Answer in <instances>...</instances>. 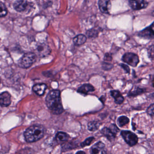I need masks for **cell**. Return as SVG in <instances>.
<instances>
[{
  "label": "cell",
  "instance_id": "ac0fdd59",
  "mask_svg": "<svg viewBox=\"0 0 154 154\" xmlns=\"http://www.w3.org/2000/svg\"><path fill=\"white\" fill-rule=\"evenodd\" d=\"M139 35L144 38H149V39L154 37V35L150 31L149 27L139 32Z\"/></svg>",
  "mask_w": 154,
  "mask_h": 154
},
{
  "label": "cell",
  "instance_id": "d6a6232c",
  "mask_svg": "<svg viewBox=\"0 0 154 154\" xmlns=\"http://www.w3.org/2000/svg\"></svg>",
  "mask_w": 154,
  "mask_h": 154
},
{
  "label": "cell",
  "instance_id": "603a6c76",
  "mask_svg": "<svg viewBox=\"0 0 154 154\" xmlns=\"http://www.w3.org/2000/svg\"><path fill=\"white\" fill-rule=\"evenodd\" d=\"M102 67L103 69V70L108 71V70L111 69L113 67V66L111 64L106 63V62H103L102 64Z\"/></svg>",
  "mask_w": 154,
  "mask_h": 154
},
{
  "label": "cell",
  "instance_id": "484cf974",
  "mask_svg": "<svg viewBox=\"0 0 154 154\" xmlns=\"http://www.w3.org/2000/svg\"><path fill=\"white\" fill-rule=\"evenodd\" d=\"M143 92V89H140V88H137L136 90L131 92L129 94V95L131 96H135V95H138L142 93Z\"/></svg>",
  "mask_w": 154,
  "mask_h": 154
},
{
  "label": "cell",
  "instance_id": "e0dca14e",
  "mask_svg": "<svg viewBox=\"0 0 154 154\" xmlns=\"http://www.w3.org/2000/svg\"><path fill=\"white\" fill-rule=\"evenodd\" d=\"M69 135L63 132H58L56 136V140L58 143L65 142L69 139Z\"/></svg>",
  "mask_w": 154,
  "mask_h": 154
},
{
  "label": "cell",
  "instance_id": "44dd1931",
  "mask_svg": "<svg viewBox=\"0 0 154 154\" xmlns=\"http://www.w3.org/2000/svg\"><path fill=\"white\" fill-rule=\"evenodd\" d=\"M86 34L89 38H95L98 36L99 31L97 29H92L88 30L86 32Z\"/></svg>",
  "mask_w": 154,
  "mask_h": 154
},
{
  "label": "cell",
  "instance_id": "f546056e",
  "mask_svg": "<svg viewBox=\"0 0 154 154\" xmlns=\"http://www.w3.org/2000/svg\"><path fill=\"white\" fill-rule=\"evenodd\" d=\"M149 29H150V31H151L152 33H153V35H154V22L149 27Z\"/></svg>",
  "mask_w": 154,
  "mask_h": 154
},
{
  "label": "cell",
  "instance_id": "9a60e30c",
  "mask_svg": "<svg viewBox=\"0 0 154 154\" xmlns=\"http://www.w3.org/2000/svg\"><path fill=\"white\" fill-rule=\"evenodd\" d=\"M86 40L87 38L85 35L80 34L74 38L73 42L75 45L80 46L84 44L86 42Z\"/></svg>",
  "mask_w": 154,
  "mask_h": 154
},
{
  "label": "cell",
  "instance_id": "9c48e42d",
  "mask_svg": "<svg viewBox=\"0 0 154 154\" xmlns=\"http://www.w3.org/2000/svg\"><path fill=\"white\" fill-rule=\"evenodd\" d=\"M99 9L102 13L107 14L109 12L111 7V3L108 0H100L98 2Z\"/></svg>",
  "mask_w": 154,
  "mask_h": 154
},
{
  "label": "cell",
  "instance_id": "4dcf8cb0",
  "mask_svg": "<svg viewBox=\"0 0 154 154\" xmlns=\"http://www.w3.org/2000/svg\"><path fill=\"white\" fill-rule=\"evenodd\" d=\"M76 154H85V153L84 151H78L77 153H76Z\"/></svg>",
  "mask_w": 154,
  "mask_h": 154
},
{
  "label": "cell",
  "instance_id": "ffe728a7",
  "mask_svg": "<svg viewBox=\"0 0 154 154\" xmlns=\"http://www.w3.org/2000/svg\"><path fill=\"white\" fill-rule=\"evenodd\" d=\"M129 122V119L126 116L120 117L118 119V123L120 127H123L124 125L128 124Z\"/></svg>",
  "mask_w": 154,
  "mask_h": 154
},
{
  "label": "cell",
  "instance_id": "1f68e13d",
  "mask_svg": "<svg viewBox=\"0 0 154 154\" xmlns=\"http://www.w3.org/2000/svg\"><path fill=\"white\" fill-rule=\"evenodd\" d=\"M152 15H153V16H154V10L153 11V12H152Z\"/></svg>",
  "mask_w": 154,
  "mask_h": 154
},
{
  "label": "cell",
  "instance_id": "7402d4cb",
  "mask_svg": "<svg viewBox=\"0 0 154 154\" xmlns=\"http://www.w3.org/2000/svg\"><path fill=\"white\" fill-rule=\"evenodd\" d=\"M0 10H1L0 16L1 17H5L8 14V10H7L6 6L4 3H2L1 2H0Z\"/></svg>",
  "mask_w": 154,
  "mask_h": 154
},
{
  "label": "cell",
  "instance_id": "277c9868",
  "mask_svg": "<svg viewBox=\"0 0 154 154\" xmlns=\"http://www.w3.org/2000/svg\"><path fill=\"white\" fill-rule=\"evenodd\" d=\"M121 134L126 143L131 146H135L137 143L138 139L137 135L133 132L128 131H122Z\"/></svg>",
  "mask_w": 154,
  "mask_h": 154
},
{
  "label": "cell",
  "instance_id": "5b68a950",
  "mask_svg": "<svg viewBox=\"0 0 154 154\" xmlns=\"http://www.w3.org/2000/svg\"><path fill=\"white\" fill-rule=\"evenodd\" d=\"M122 60L132 67H136L139 63V58L138 55L131 53L124 54L122 56Z\"/></svg>",
  "mask_w": 154,
  "mask_h": 154
},
{
  "label": "cell",
  "instance_id": "4fadbf2b",
  "mask_svg": "<svg viewBox=\"0 0 154 154\" xmlns=\"http://www.w3.org/2000/svg\"><path fill=\"white\" fill-rule=\"evenodd\" d=\"M94 88L93 86L90 84H85L79 87L77 90V92L82 94H86L91 92L94 91Z\"/></svg>",
  "mask_w": 154,
  "mask_h": 154
},
{
  "label": "cell",
  "instance_id": "4316f807",
  "mask_svg": "<svg viewBox=\"0 0 154 154\" xmlns=\"http://www.w3.org/2000/svg\"><path fill=\"white\" fill-rule=\"evenodd\" d=\"M147 112L149 115H154V103L150 105L147 109Z\"/></svg>",
  "mask_w": 154,
  "mask_h": 154
},
{
  "label": "cell",
  "instance_id": "f1b7e54d",
  "mask_svg": "<svg viewBox=\"0 0 154 154\" xmlns=\"http://www.w3.org/2000/svg\"><path fill=\"white\" fill-rule=\"evenodd\" d=\"M112 60V57L110 54H105L104 57V61H111Z\"/></svg>",
  "mask_w": 154,
  "mask_h": 154
},
{
  "label": "cell",
  "instance_id": "8fae6325",
  "mask_svg": "<svg viewBox=\"0 0 154 154\" xmlns=\"http://www.w3.org/2000/svg\"><path fill=\"white\" fill-rule=\"evenodd\" d=\"M28 6V2L25 0H19L14 2L13 7L16 11L22 12L25 11Z\"/></svg>",
  "mask_w": 154,
  "mask_h": 154
},
{
  "label": "cell",
  "instance_id": "7c38bea8",
  "mask_svg": "<svg viewBox=\"0 0 154 154\" xmlns=\"http://www.w3.org/2000/svg\"><path fill=\"white\" fill-rule=\"evenodd\" d=\"M47 88V86L45 84H37L33 86L32 90L37 95L42 96L45 94Z\"/></svg>",
  "mask_w": 154,
  "mask_h": 154
},
{
  "label": "cell",
  "instance_id": "d6986e66",
  "mask_svg": "<svg viewBox=\"0 0 154 154\" xmlns=\"http://www.w3.org/2000/svg\"><path fill=\"white\" fill-rule=\"evenodd\" d=\"M100 125V123L99 121L91 122L88 123V129L91 131H95L98 130Z\"/></svg>",
  "mask_w": 154,
  "mask_h": 154
},
{
  "label": "cell",
  "instance_id": "83f0119b",
  "mask_svg": "<svg viewBox=\"0 0 154 154\" xmlns=\"http://www.w3.org/2000/svg\"><path fill=\"white\" fill-rule=\"evenodd\" d=\"M120 66L124 69L126 73H129L130 72V69L128 65H126L124 64L123 63H121L120 64Z\"/></svg>",
  "mask_w": 154,
  "mask_h": 154
},
{
  "label": "cell",
  "instance_id": "8992f818",
  "mask_svg": "<svg viewBox=\"0 0 154 154\" xmlns=\"http://www.w3.org/2000/svg\"><path fill=\"white\" fill-rule=\"evenodd\" d=\"M91 154H107V149L104 144L101 141L97 142L91 148Z\"/></svg>",
  "mask_w": 154,
  "mask_h": 154
},
{
  "label": "cell",
  "instance_id": "d4e9b609",
  "mask_svg": "<svg viewBox=\"0 0 154 154\" xmlns=\"http://www.w3.org/2000/svg\"><path fill=\"white\" fill-rule=\"evenodd\" d=\"M109 128L112 131V133L115 134V135H117V133L119 131V129L118 128V127H117V126L115 125V124H112V125L110 126Z\"/></svg>",
  "mask_w": 154,
  "mask_h": 154
},
{
  "label": "cell",
  "instance_id": "30bf717a",
  "mask_svg": "<svg viewBox=\"0 0 154 154\" xmlns=\"http://www.w3.org/2000/svg\"><path fill=\"white\" fill-rule=\"evenodd\" d=\"M11 103V95L8 92H3L0 95V104L2 107H8Z\"/></svg>",
  "mask_w": 154,
  "mask_h": 154
},
{
  "label": "cell",
  "instance_id": "5bb4252c",
  "mask_svg": "<svg viewBox=\"0 0 154 154\" xmlns=\"http://www.w3.org/2000/svg\"><path fill=\"white\" fill-rule=\"evenodd\" d=\"M110 94L114 98L115 102L117 104H121L124 101V98L119 91H112Z\"/></svg>",
  "mask_w": 154,
  "mask_h": 154
},
{
  "label": "cell",
  "instance_id": "6da1fadb",
  "mask_svg": "<svg viewBox=\"0 0 154 154\" xmlns=\"http://www.w3.org/2000/svg\"><path fill=\"white\" fill-rule=\"evenodd\" d=\"M59 90H54L49 92L46 98V103L48 109L54 114H60L63 111Z\"/></svg>",
  "mask_w": 154,
  "mask_h": 154
},
{
  "label": "cell",
  "instance_id": "ba28073f",
  "mask_svg": "<svg viewBox=\"0 0 154 154\" xmlns=\"http://www.w3.org/2000/svg\"><path fill=\"white\" fill-rule=\"evenodd\" d=\"M37 53L41 57L47 56L51 53V49L47 44H39L36 48Z\"/></svg>",
  "mask_w": 154,
  "mask_h": 154
},
{
  "label": "cell",
  "instance_id": "cb8c5ba5",
  "mask_svg": "<svg viewBox=\"0 0 154 154\" xmlns=\"http://www.w3.org/2000/svg\"><path fill=\"white\" fill-rule=\"evenodd\" d=\"M94 139V138L93 137H90L88 138L81 144V146L82 147H85L86 146H89Z\"/></svg>",
  "mask_w": 154,
  "mask_h": 154
},
{
  "label": "cell",
  "instance_id": "3957f363",
  "mask_svg": "<svg viewBox=\"0 0 154 154\" xmlns=\"http://www.w3.org/2000/svg\"><path fill=\"white\" fill-rule=\"evenodd\" d=\"M36 60V55L33 52L25 54L18 62V65L20 68L27 69L31 66Z\"/></svg>",
  "mask_w": 154,
  "mask_h": 154
},
{
  "label": "cell",
  "instance_id": "2e32d148",
  "mask_svg": "<svg viewBox=\"0 0 154 154\" xmlns=\"http://www.w3.org/2000/svg\"><path fill=\"white\" fill-rule=\"evenodd\" d=\"M102 134L107 138L109 140H112L115 139L116 135L113 134L112 131L109 128H104L101 131Z\"/></svg>",
  "mask_w": 154,
  "mask_h": 154
},
{
  "label": "cell",
  "instance_id": "7a4b0ae2",
  "mask_svg": "<svg viewBox=\"0 0 154 154\" xmlns=\"http://www.w3.org/2000/svg\"><path fill=\"white\" fill-rule=\"evenodd\" d=\"M45 129L42 125H34L28 128L24 132V137L27 142H35L43 137Z\"/></svg>",
  "mask_w": 154,
  "mask_h": 154
},
{
  "label": "cell",
  "instance_id": "52a82bcc",
  "mask_svg": "<svg viewBox=\"0 0 154 154\" xmlns=\"http://www.w3.org/2000/svg\"><path fill=\"white\" fill-rule=\"evenodd\" d=\"M129 4L132 9L134 10H140L146 8L148 5V2L143 0L129 1Z\"/></svg>",
  "mask_w": 154,
  "mask_h": 154
}]
</instances>
